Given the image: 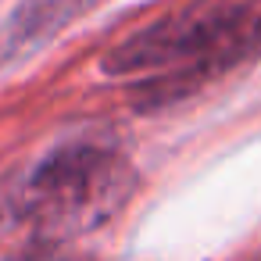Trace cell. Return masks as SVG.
I'll return each instance as SVG.
<instances>
[{"label":"cell","instance_id":"obj_3","mask_svg":"<svg viewBox=\"0 0 261 261\" xmlns=\"http://www.w3.org/2000/svg\"><path fill=\"white\" fill-rule=\"evenodd\" d=\"M100 0H22L0 29V65L36 54L75 18L90 15Z\"/></svg>","mask_w":261,"mask_h":261},{"label":"cell","instance_id":"obj_1","mask_svg":"<svg viewBox=\"0 0 261 261\" xmlns=\"http://www.w3.org/2000/svg\"><path fill=\"white\" fill-rule=\"evenodd\" d=\"M261 54V15L243 4H197L158 18L104 54L108 75H150L140 108H165Z\"/></svg>","mask_w":261,"mask_h":261},{"label":"cell","instance_id":"obj_4","mask_svg":"<svg viewBox=\"0 0 261 261\" xmlns=\"http://www.w3.org/2000/svg\"><path fill=\"white\" fill-rule=\"evenodd\" d=\"M54 261H65V257H54Z\"/></svg>","mask_w":261,"mask_h":261},{"label":"cell","instance_id":"obj_5","mask_svg":"<svg viewBox=\"0 0 261 261\" xmlns=\"http://www.w3.org/2000/svg\"><path fill=\"white\" fill-rule=\"evenodd\" d=\"M257 261H261V257H257Z\"/></svg>","mask_w":261,"mask_h":261},{"label":"cell","instance_id":"obj_2","mask_svg":"<svg viewBox=\"0 0 261 261\" xmlns=\"http://www.w3.org/2000/svg\"><path fill=\"white\" fill-rule=\"evenodd\" d=\"M136 190V172L108 143L75 140L50 150L22 190L25 215L40 232L68 236L108 222Z\"/></svg>","mask_w":261,"mask_h":261}]
</instances>
